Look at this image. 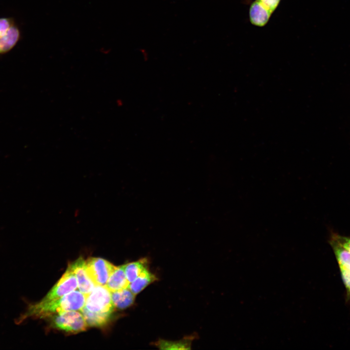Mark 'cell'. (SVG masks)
I'll return each mask as SVG.
<instances>
[{
	"label": "cell",
	"instance_id": "1",
	"mask_svg": "<svg viewBox=\"0 0 350 350\" xmlns=\"http://www.w3.org/2000/svg\"><path fill=\"white\" fill-rule=\"evenodd\" d=\"M86 295L73 291L57 299L30 304L26 311L18 319L21 323L29 317L46 318L68 311L80 310L85 305Z\"/></svg>",
	"mask_w": 350,
	"mask_h": 350
},
{
	"label": "cell",
	"instance_id": "2",
	"mask_svg": "<svg viewBox=\"0 0 350 350\" xmlns=\"http://www.w3.org/2000/svg\"><path fill=\"white\" fill-rule=\"evenodd\" d=\"M84 307L90 312L101 314H112L115 307L110 292L105 286L95 285L86 296Z\"/></svg>",
	"mask_w": 350,
	"mask_h": 350
},
{
	"label": "cell",
	"instance_id": "3",
	"mask_svg": "<svg viewBox=\"0 0 350 350\" xmlns=\"http://www.w3.org/2000/svg\"><path fill=\"white\" fill-rule=\"evenodd\" d=\"M54 315L51 318V325L59 330L78 333L86 331L88 326L83 315L74 310Z\"/></svg>",
	"mask_w": 350,
	"mask_h": 350
},
{
	"label": "cell",
	"instance_id": "4",
	"mask_svg": "<svg viewBox=\"0 0 350 350\" xmlns=\"http://www.w3.org/2000/svg\"><path fill=\"white\" fill-rule=\"evenodd\" d=\"M281 0H255L250 4L249 18L250 23L262 27L268 22Z\"/></svg>",
	"mask_w": 350,
	"mask_h": 350
},
{
	"label": "cell",
	"instance_id": "5",
	"mask_svg": "<svg viewBox=\"0 0 350 350\" xmlns=\"http://www.w3.org/2000/svg\"><path fill=\"white\" fill-rule=\"evenodd\" d=\"M114 266L100 258L90 257L85 261L87 273L95 285H106Z\"/></svg>",
	"mask_w": 350,
	"mask_h": 350
},
{
	"label": "cell",
	"instance_id": "6",
	"mask_svg": "<svg viewBox=\"0 0 350 350\" xmlns=\"http://www.w3.org/2000/svg\"><path fill=\"white\" fill-rule=\"evenodd\" d=\"M77 286L76 277L69 266L61 279L41 300L46 301L57 299L75 290Z\"/></svg>",
	"mask_w": 350,
	"mask_h": 350
},
{
	"label": "cell",
	"instance_id": "7",
	"mask_svg": "<svg viewBox=\"0 0 350 350\" xmlns=\"http://www.w3.org/2000/svg\"><path fill=\"white\" fill-rule=\"evenodd\" d=\"M69 266L76 277L80 291L86 296L88 294L95 285L87 273L85 260L82 257H80Z\"/></svg>",
	"mask_w": 350,
	"mask_h": 350
},
{
	"label": "cell",
	"instance_id": "8",
	"mask_svg": "<svg viewBox=\"0 0 350 350\" xmlns=\"http://www.w3.org/2000/svg\"><path fill=\"white\" fill-rule=\"evenodd\" d=\"M130 282L127 279L124 269V264L115 266L105 286L110 292L123 289L129 287Z\"/></svg>",
	"mask_w": 350,
	"mask_h": 350
},
{
	"label": "cell",
	"instance_id": "9",
	"mask_svg": "<svg viewBox=\"0 0 350 350\" xmlns=\"http://www.w3.org/2000/svg\"><path fill=\"white\" fill-rule=\"evenodd\" d=\"M136 295L129 287L111 292V297L115 308L124 309L133 304Z\"/></svg>",
	"mask_w": 350,
	"mask_h": 350
},
{
	"label": "cell",
	"instance_id": "10",
	"mask_svg": "<svg viewBox=\"0 0 350 350\" xmlns=\"http://www.w3.org/2000/svg\"><path fill=\"white\" fill-rule=\"evenodd\" d=\"M157 280L156 276L147 268L130 283L129 288L131 292L136 295Z\"/></svg>",
	"mask_w": 350,
	"mask_h": 350
},
{
	"label": "cell",
	"instance_id": "11",
	"mask_svg": "<svg viewBox=\"0 0 350 350\" xmlns=\"http://www.w3.org/2000/svg\"><path fill=\"white\" fill-rule=\"evenodd\" d=\"M334 252L339 267H342L350 271V252L343 247L332 236L329 241Z\"/></svg>",
	"mask_w": 350,
	"mask_h": 350
},
{
	"label": "cell",
	"instance_id": "12",
	"mask_svg": "<svg viewBox=\"0 0 350 350\" xmlns=\"http://www.w3.org/2000/svg\"><path fill=\"white\" fill-rule=\"evenodd\" d=\"M88 326L102 327L106 325L111 318L112 314H101L91 312L83 307L80 310Z\"/></svg>",
	"mask_w": 350,
	"mask_h": 350
},
{
	"label": "cell",
	"instance_id": "13",
	"mask_svg": "<svg viewBox=\"0 0 350 350\" xmlns=\"http://www.w3.org/2000/svg\"><path fill=\"white\" fill-rule=\"evenodd\" d=\"M20 36L18 29L15 25L12 26L6 34L0 36V53L10 51L16 44Z\"/></svg>",
	"mask_w": 350,
	"mask_h": 350
},
{
	"label": "cell",
	"instance_id": "14",
	"mask_svg": "<svg viewBox=\"0 0 350 350\" xmlns=\"http://www.w3.org/2000/svg\"><path fill=\"white\" fill-rule=\"evenodd\" d=\"M147 268H148V261L145 258L124 264L125 275L130 283Z\"/></svg>",
	"mask_w": 350,
	"mask_h": 350
},
{
	"label": "cell",
	"instance_id": "15",
	"mask_svg": "<svg viewBox=\"0 0 350 350\" xmlns=\"http://www.w3.org/2000/svg\"><path fill=\"white\" fill-rule=\"evenodd\" d=\"M192 339L191 337L175 341L160 339L156 343V346L159 349L162 350L190 349Z\"/></svg>",
	"mask_w": 350,
	"mask_h": 350
},
{
	"label": "cell",
	"instance_id": "16",
	"mask_svg": "<svg viewBox=\"0 0 350 350\" xmlns=\"http://www.w3.org/2000/svg\"><path fill=\"white\" fill-rule=\"evenodd\" d=\"M341 278L345 286L347 297L350 299V271L342 267H339Z\"/></svg>",
	"mask_w": 350,
	"mask_h": 350
},
{
	"label": "cell",
	"instance_id": "17",
	"mask_svg": "<svg viewBox=\"0 0 350 350\" xmlns=\"http://www.w3.org/2000/svg\"><path fill=\"white\" fill-rule=\"evenodd\" d=\"M331 236L340 245L350 252V236H346L332 232Z\"/></svg>",
	"mask_w": 350,
	"mask_h": 350
},
{
	"label": "cell",
	"instance_id": "18",
	"mask_svg": "<svg viewBox=\"0 0 350 350\" xmlns=\"http://www.w3.org/2000/svg\"><path fill=\"white\" fill-rule=\"evenodd\" d=\"M14 25L13 20L9 18H0V36L6 34L9 29Z\"/></svg>",
	"mask_w": 350,
	"mask_h": 350
}]
</instances>
